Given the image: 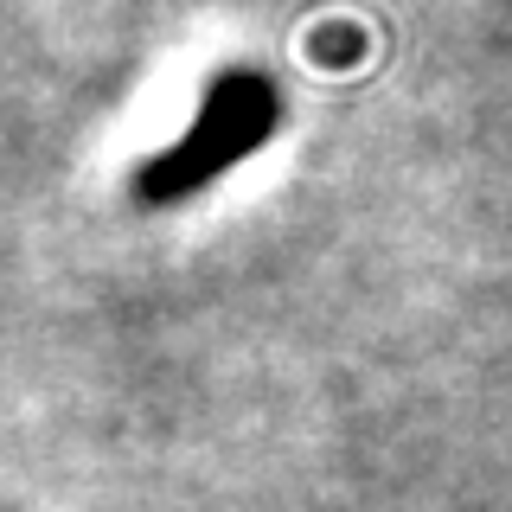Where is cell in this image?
I'll return each instance as SVG.
<instances>
[{
	"label": "cell",
	"mask_w": 512,
	"mask_h": 512,
	"mask_svg": "<svg viewBox=\"0 0 512 512\" xmlns=\"http://www.w3.org/2000/svg\"><path fill=\"white\" fill-rule=\"evenodd\" d=\"M276 122H282V96L263 71H224L205 84L199 116L186 122V135L135 167L128 192H135V205H186L192 192L218 186L231 167H244L276 135Z\"/></svg>",
	"instance_id": "cell-1"
}]
</instances>
